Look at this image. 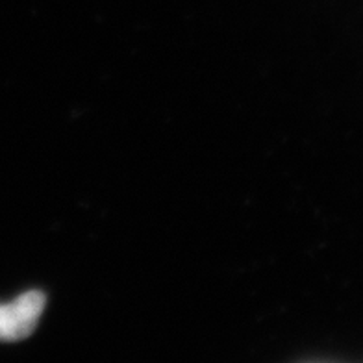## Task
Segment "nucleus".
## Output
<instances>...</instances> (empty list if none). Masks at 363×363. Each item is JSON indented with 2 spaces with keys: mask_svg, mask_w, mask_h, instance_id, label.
<instances>
[{
  "mask_svg": "<svg viewBox=\"0 0 363 363\" xmlns=\"http://www.w3.org/2000/svg\"><path fill=\"white\" fill-rule=\"evenodd\" d=\"M45 295L41 291H26L10 304H0V340L19 341L35 330L45 310Z\"/></svg>",
  "mask_w": 363,
  "mask_h": 363,
  "instance_id": "nucleus-1",
  "label": "nucleus"
}]
</instances>
